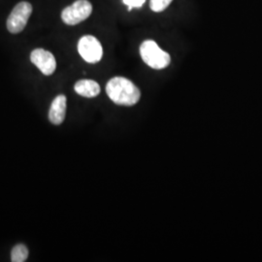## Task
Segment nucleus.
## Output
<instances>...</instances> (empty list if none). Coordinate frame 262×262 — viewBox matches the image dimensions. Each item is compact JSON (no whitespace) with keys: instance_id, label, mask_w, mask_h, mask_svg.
Segmentation results:
<instances>
[{"instance_id":"9d476101","label":"nucleus","mask_w":262,"mask_h":262,"mask_svg":"<svg viewBox=\"0 0 262 262\" xmlns=\"http://www.w3.org/2000/svg\"><path fill=\"white\" fill-rule=\"evenodd\" d=\"M173 0H150V7L154 12H162L168 7Z\"/></svg>"},{"instance_id":"f257e3e1","label":"nucleus","mask_w":262,"mask_h":262,"mask_svg":"<svg viewBox=\"0 0 262 262\" xmlns=\"http://www.w3.org/2000/svg\"><path fill=\"white\" fill-rule=\"evenodd\" d=\"M106 93L113 102L130 107L140 100L139 89L124 77H114L106 84Z\"/></svg>"},{"instance_id":"9b49d317","label":"nucleus","mask_w":262,"mask_h":262,"mask_svg":"<svg viewBox=\"0 0 262 262\" xmlns=\"http://www.w3.org/2000/svg\"><path fill=\"white\" fill-rule=\"evenodd\" d=\"M146 0H122L123 4L128 6V11H131L132 8H139L142 7Z\"/></svg>"},{"instance_id":"20e7f679","label":"nucleus","mask_w":262,"mask_h":262,"mask_svg":"<svg viewBox=\"0 0 262 262\" xmlns=\"http://www.w3.org/2000/svg\"><path fill=\"white\" fill-rule=\"evenodd\" d=\"M32 13V5L27 2L23 1L18 3L14 9L12 10L11 14L7 19V28L11 33L17 34L23 31L30 16Z\"/></svg>"},{"instance_id":"f03ea898","label":"nucleus","mask_w":262,"mask_h":262,"mask_svg":"<svg viewBox=\"0 0 262 262\" xmlns=\"http://www.w3.org/2000/svg\"><path fill=\"white\" fill-rule=\"evenodd\" d=\"M140 55L143 61L156 70L166 68L171 62L168 53L162 51L152 40H146L141 44Z\"/></svg>"},{"instance_id":"0eeeda50","label":"nucleus","mask_w":262,"mask_h":262,"mask_svg":"<svg viewBox=\"0 0 262 262\" xmlns=\"http://www.w3.org/2000/svg\"><path fill=\"white\" fill-rule=\"evenodd\" d=\"M66 96L63 94L57 95L52 102L49 111V120L55 125H59L66 120Z\"/></svg>"},{"instance_id":"6e6552de","label":"nucleus","mask_w":262,"mask_h":262,"mask_svg":"<svg viewBox=\"0 0 262 262\" xmlns=\"http://www.w3.org/2000/svg\"><path fill=\"white\" fill-rule=\"evenodd\" d=\"M76 93L88 98L96 97L100 94V85L94 80H80L74 85Z\"/></svg>"},{"instance_id":"7ed1b4c3","label":"nucleus","mask_w":262,"mask_h":262,"mask_svg":"<svg viewBox=\"0 0 262 262\" xmlns=\"http://www.w3.org/2000/svg\"><path fill=\"white\" fill-rule=\"evenodd\" d=\"M93 12V5L88 0H77L61 13V19L68 26H76L88 19Z\"/></svg>"},{"instance_id":"1a4fd4ad","label":"nucleus","mask_w":262,"mask_h":262,"mask_svg":"<svg viewBox=\"0 0 262 262\" xmlns=\"http://www.w3.org/2000/svg\"><path fill=\"white\" fill-rule=\"evenodd\" d=\"M28 257V248L24 244L15 246L11 253V260L13 262H25Z\"/></svg>"},{"instance_id":"39448f33","label":"nucleus","mask_w":262,"mask_h":262,"mask_svg":"<svg viewBox=\"0 0 262 262\" xmlns=\"http://www.w3.org/2000/svg\"><path fill=\"white\" fill-rule=\"evenodd\" d=\"M78 52L89 63H96L103 56V49L100 42L92 35H85L79 40Z\"/></svg>"},{"instance_id":"423d86ee","label":"nucleus","mask_w":262,"mask_h":262,"mask_svg":"<svg viewBox=\"0 0 262 262\" xmlns=\"http://www.w3.org/2000/svg\"><path fill=\"white\" fill-rule=\"evenodd\" d=\"M30 60L44 75H52L56 68V58L44 49H35L30 55Z\"/></svg>"}]
</instances>
